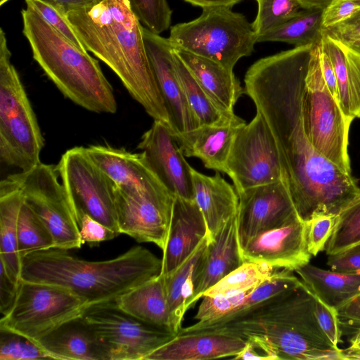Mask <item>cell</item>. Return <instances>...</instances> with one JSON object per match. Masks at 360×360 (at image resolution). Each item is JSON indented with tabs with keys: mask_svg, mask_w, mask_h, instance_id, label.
Here are the masks:
<instances>
[{
	"mask_svg": "<svg viewBox=\"0 0 360 360\" xmlns=\"http://www.w3.org/2000/svg\"><path fill=\"white\" fill-rule=\"evenodd\" d=\"M312 45L262 58L245 75V93L269 128L278 149L282 179L300 219L338 216L360 195L352 174L320 154L304 126L303 96Z\"/></svg>",
	"mask_w": 360,
	"mask_h": 360,
	"instance_id": "1",
	"label": "cell"
},
{
	"mask_svg": "<svg viewBox=\"0 0 360 360\" xmlns=\"http://www.w3.org/2000/svg\"><path fill=\"white\" fill-rule=\"evenodd\" d=\"M86 51L106 64L156 121L169 126L144 45L143 25L128 0H94L67 12Z\"/></svg>",
	"mask_w": 360,
	"mask_h": 360,
	"instance_id": "2",
	"label": "cell"
},
{
	"mask_svg": "<svg viewBox=\"0 0 360 360\" xmlns=\"http://www.w3.org/2000/svg\"><path fill=\"white\" fill-rule=\"evenodd\" d=\"M162 265V259L141 246L98 262L83 260L68 250L52 248L22 257L20 278L68 289L89 308L116 302L123 294L159 276Z\"/></svg>",
	"mask_w": 360,
	"mask_h": 360,
	"instance_id": "3",
	"label": "cell"
},
{
	"mask_svg": "<svg viewBox=\"0 0 360 360\" xmlns=\"http://www.w3.org/2000/svg\"><path fill=\"white\" fill-rule=\"evenodd\" d=\"M213 328L245 339L257 338L269 347L277 360H343L342 349L321 328L314 312V294L303 282L238 318L202 329Z\"/></svg>",
	"mask_w": 360,
	"mask_h": 360,
	"instance_id": "4",
	"label": "cell"
},
{
	"mask_svg": "<svg viewBox=\"0 0 360 360\" xmlns=\"http://www.w3.org/2000/svg\"><path fill=\"white\" fill-rule=\"evenodd\" d=\"M24 36L33 58L60 91L75 104L98 113H115L112 86L97 60L53 27L34 10H22Z\"/></svg>",
	"mask_w": 360,
	"mask_h": 360,
	"instance_id": "5",
	"label": "cell"
},
{
	"mask_svg": "<svg viewBox=\"0 0 360 360\" xmlns=\"http://www.w3.org/2000/svg\"><path fill=\"white\" fill-rule=\"evenodd\" d=\"M6 34L0 29V160L28 171L40 162L44 146L35 113L11 61Z\"/></svg>",
	"mask_w": 360,
	"mask_h": 360,
	"instance_id": "6",
	"label": "cell"
},
{
	"mask_svg": "<svg viewBox=\"0 0 360 360\" xmlns=\"http://www.w3.org/2000/svg\"><path fill=\"white\" fill-rule=\"evenodd\" d=\"M169 39L174 47L233 70L241 58L252 54L257 36L243 14L230 7L214 6L202 8L193 20L172 27Z\"/></svg>",
	"mask_w": 360,
	"mask_h": 360,
	"instance_id": "7",
	"label": "cell"
},
{
	"mask_svg": "<svg viewBox=\"0 0 360 360\" xmlns=\"http://www.w3.org/2000/svg\"><path fill=\"white\" fill-rule=\"evenodd\" d=\"M321 39L311 49L303 96L304 129L320 154L343 172L352 174L348 145L352 120L344 114L325 82L320 59Z\"/></svg>",
	"mask_w": 360,
	"mask_h": 360,
	"instance_id": "8",
	"label": "cell"
},
{
	"mask_svg": "<svg viewBox=\"0 0 360 360\" xmlns=\"http://www.w3.org/2000/svg\"><path fill=\"white\" fill-rule=\"evenodd\" d=\"M64 288L20 280L15 302L0 320V329L37 342L64 323L80 318L88 309Z\"/></svg>",
	"mask_w": 360,
	"mask_h": 360,
	"instance_id": "9",
	"label": "cell"
},
{
	"mask_svg": "<svg viewBox=\"0 0 360 360\" xmlns=\"http://www.w3.org/2000/svg\"><path fill=\"white\" fill-rule=\"evenodd\" d=\"M56 169L77 224L87 214L120 234L115 202V184L90 158L84 147L68 150Z\"/></svg>",
	"mask_w": 360,
	"mask_h": 360,
	"instance_id": "10",
	"label": "cell"
},
{
	"mask_svg": "<svg viewBox=\"0 0 360 360\" xmlns=\"http://www.w3.org/2000/svg\"><path fill=\"white\" fill-rule=\"evenodd\" d=\"M82 318L98 338L107 360H145L176 335L124 312L115 302L92 306Z\"/></svg>",
	"mask_w": 360,
	"mask_h": 360,
	"instance_id": "11",
	"label": "cell"
},
{
	"mask_svg": "<svg viewBox=\"0 0 360 360\" xmlns=\"http://www.w3.org/2000/svg\"><path fill=\"white\" fill-rule=\"evenodd\" d=\"M10 176L20 189L24 202L52 233L56 248H80L83 243L79 228L58 180L56 166L40 162L28 171Z\"/></svg>",
	"mask_w": 360,
	"mask_h": 360,
	"instance_id": "12",
	"label": "cell"
},
{
	"mask_svg": "<svg viewBox=\"0 0 360 360\" xmlns=\"http://www.w3.org/2000/svg\"><path fill=\"white\" fill-rule=\"evenodd\" d=\"M226 167L237 193L282 179L275 140L259 113L238 129Z\"/></svg>",
	"mask_w": 360,
	"mask_h": 360,
	"instance_id": "13",
	"label": "cell"
},
{
	"mask_svg": "<svg viewBox=\"0 0 360 360\" xmlns=\"http://www.w3.org/2000/svg\"><path fill=\"white\" fill-rule=\"evenodd\" d=\"M238 195L237 228L241 249L256 236L300 219L283 179Z\"/></svg>",
	"mask_w": 360,
	"mask_h": 360,
	"instance_id": "14",
	"label": "cell"
},
{
	"mask_svg": "<svg viewBox=\"0 0 360 360\" xmlns=\"http://www.w3.org/2000/svg\"><path fill=\"white\" fill-rule=\"evenodd\" d=\"M146 53L166 108L172 134L186 132L200 127L192 112L177 76L173 46L165 38L143 26Z\"/></svg>",
	"mask_w": 360,
	"mask_h": 360,
	"instance_id": "15",
	"label": "cell"
},
{
	"mask_svg": "<svg viewBox=\"0 0 360 360\" xmlns=\"http://www.w3.org/2000/svg\"><path fill=\"white\" fill-rule=\"evenodd\" d=\"M90 158L123 192L133 196L173 202V195L144 160L141 153L108 146L84 147Z\"/></svg>",
	"mask_w": 360,
	"mask_h": 360,
	"instance_id": "16",
	"label": "cell"
},
{
	"mask_svg": "<svg viewBox=\"0 0 360 360\" xmlns=\"http://www.w3.org/2000/svg\"><path fill=\"white\" fill-rule=\"evenodd\" d=\"M138 148L149 167L173 195L194 200L192 167L168 125L154 120Z\"/></svg>",
	"mask_w": 360,
	"mask_h": 360,
	"instance_id": "17",
	"label": "cell"
},
{
	"mask_svg": "<svg viewBox=\"0 0 360 360\" xmlns=\"http://www.w3.org/2000/svg\"><path fill=\"white\" fill-rule=\"evenodd\" d=\"M115 202L119 231L139 242L152 243L164 250L173 202L130 195L115 185Z\"/></svg>",
	"mask_w": 360,
	"mask_h": 360,
	"instance_id": "18",
	"label": "cell"
},
{
	"mask_svg": "<svg viewBox=\"0 0 360 360\" xmlns=\"http://www.w3.org/2000/svg\"><path fill=\"white\" fill-rule=\"evenodd\" d=\"M242 252L245 262L291 271L309 263L311 257L307 247L304 222L301 219L256 236Z\"/></svg>",
	"mask_w": 360,
	"mask_h": 360,
	"instance_id": "19",
	"label": "cell"
},
{
	"mask_svg": "<svg viewBox=\"0 0 360 360\" xmlns=\"http://www.w3.org/2000/svg\"><path fill=\"white\" fill-rule=\"evenodd\" d=\"M247 340L222 328L186 330L181 328L172 340L145 360H205L233 357Z\"/></svg>",
	"mask_w": 360,
	"mask_h": 360,
	"instance_id": "20",
	"label": "cell"
},
{
	"mask_svg": "<svg viewBox=\"0 0 360 360\" xmlns=\"http://www.w3.org/2000/svg\"><path fill=\"white\" fill-rule=\"evenodd\" d=\"M209 233L205 217L195 200L175 196L162 250L161 274L166 276L175 270Z\"/></svg>",
	"mask_w": 360,
	"mask_h": 360,
	"instance_id": "21",
	"label": "cell"
},
{
	"mask_svg": "<svg viewBox=\"0 0 360 360\" xmlns=\"http://www.w3.org/2000/svg\"><path fill=\"white\" fill-rule=\"evenodd\" d=\"M245 262L238 238L236 215L210 241L196 269L191 307L209 288Z\"/></svg>",
	"mask_w": 360,
	"mask_h": 360,
	"instance_id": "22",
	"label": "cell"
},
{
	"mask_svg": "<svg viewBox=\"0 0 360 360\" xmlns=\"http://www.w3.org/2000/svg\"><path fill=\"white\" fill-rule=\"evenodd\" d=\"M245 123L238 117L173 135L185 156L198 158L206 168L227 174L226 162L234 138Z\"/></svg>",
	"mask_w": 360,
	"mask_h": 360,
	"instance_id": "23",
	"label": "cell"
},
{
	"mask_svg": "<svg viewBox=\"0 0 360 360\" xmlns=\"http://www.w3.org/2000/svg\"><path fill=\"white\" fill-rule=\"evenodd\" d=\"M173 49L212 101L226 114L234 115V106L245 90L233 71L180 48Z\"/></svg>",
	"mask_w": 360,
	"mask_h": 360,
	"instance_id": "24",
	"label": "cell"
},
{
	"mask_svg": "<svg viewBox=\"0 0 360 360\" xmlns=\"http://www.w3.org/2000/svg\"><path fill=\"white\" fill-rule=\"evenodd\" d=\"M194 200L201 210L213 238L224 224L237 215L239 198L234 186L219 172L203 174L192 167Z\"/></svg>",
	"mask_w": 360,
	"mask_h": 360,
	"instance_id": "25",
	"label": "cell"
},
{
	"mask_svg": "<svg viewBox=\"0 0 360 360\" xmlns=\"http://www.w3.org/2000/svg\"><path fill=\"white\" fill-rule=\"evenodd\" d=\"M57 360H107L98 338L82 317L36 342Z\"/></svg>",
	"mask_w": 360,
	"mask_h": 360,
	"instance_id": "26",
	"label": "cell"
},
{
	"mask_svg": "<svg viewBox=\"0 0 360 360\" xmlns=\"http://www.w3.org/2000/svg\"><path fill=\"white\" fill-rule=\"evenodd\" d=\"M323 50L333 64L338 84V102L347 117H360V55L322 31Z\"/></svg>",
	"mask_w": 360,
	"mask_h": 360,
	"instance_id": "27",
	"label": "cell"
},
{
	"mask_svg": "<svg viewBox=\"0 0 360 360\" xmlns=\"http://www.w3.org/2000/svg\"><path fill=\"white\" fill-rule=\"evenodd\" d=\"M22 192L11 176L0 182V262L10 278L20 280L21 259L18 250V218Z\"/></svg>",
	"mask_w": 360,
	"mask_h": 360,
	"instance_id": "28",
	"label": "cell"
},
{
	"mask_svg": "<svg viewBox=\"0 0 360 360\" xmlns=\"http://www.w3.org/2000/svg\"><path fill=\"white\" fill-rule=\"evenodd\" d=\"M115 302L120 309L137 319L174 333L164 275L160 274L130 290Z\"/></svg>",
	"mask_w": 360,
	"mask_h": 360,
	"instance_id": "29",
	"label": "cell"
},
{
	"mask_svg": "<svg viewBox=\"0 0 360 360\" xmlns=\"http://www.w3.org/2000/svg\"><path fill=\"white\" fill-rule=\"evenodd\" d=\"M295 271L315 295L337 310L360 294V273L326 270L309 263Z\"/></svg>",
	"mask_w": 360,
	"mask_h": 360,
	"instance_id": "30",
	"label": "cell"
},
{
	"mask_svg": "<svg viewBox=\"0 0 360 360\" xmlns=\"http://www.w3.org/2000/svg\"><path fill=\"white\" fill-rule=\"evenodd\" d=\"M212 239L211 235L207 234L181 265L165 276L172 327L176 335L182 328L186 311L191 307L194 275Z\"/></svg>",
	"mask_w": 360,
	"mask_h": 360,
	"instance_id": "31",
	"label": "cell"
},
{
	"mask_svg": "<svg viewBox=\"0 0 360 360\" xmlns=\"http://www.w3.org/2000/svg\"><path fill=\"white\" fill-rule=\"evenodd\" d=\"M302 284L293 274L292 271L285 269H275L273 274L255 287L246 297L243 304L231 314L214 321H197L186 327L188 330L202 329L209 326L226 323L238 318L263 302L279 295L294 290Z\"/></svg>",
	"mask_w": 360,
	"mask_h": 360,
	"instance_id": "32",
	"label": "cell"
},
{
	"mask_svg": "<svg viewBox=\"0 0 360 360\" xmlns=\"http://www.w3.org/2000/svg\"><path fill=\"white\" fill-rule=\"evenodd\" d=\"M323 9L304 8L292 18L257 38V42L281 41L295 47L311 45L322 35Z\"/></svg>",
	"mask_w": 360,
	"mask_h": 360,
	"instance_id": "33",
	"label": "cell"
},
{
	"mask_svg": "<svg viewBox=\"0 0 360 360\" xmlns=\"http://www.w3.org/2000/svg\"><path fill=\"white\" fill-rule=\"evenodd\" d=\"M173 58L187 102L200 126L224 123L238 117L236 114H226L212 101L174 49Z\"/></svg>",
	"mask_w": 360,
	"mask_h": 360,
	"instance_id": "34",
	"label": "cell"
},
{
	"mask_svg": "<svg viewBox=\"0 0 360 360\" xmlns=\"http://www.w3.org/2000/svg\"><path fill=\"white\" fill-rule=\"evenodd\" d=\"M17 227L18 250L21 259L32 252L56 248L49 229L24 200L19 211Z\"/></svg>",
	"mask_w": 360,
	"mask_h": 360,
	"instance_id": "35",
	"label": "cell"
},
{
	"mask_svg": "<svg viewBox=\"0 0 360 360\" xmlns=\"http://www.w3.org/2000/svg\"><path fill=\"white\" fill-rule=\"evenodd\" d=\"M274 270L265 263L245 262L209 288L203 295L235 294L252 290L269 278Z\"/></svg>",
	"mask_w": 360,
	"mask_h": 360,
	"instance_id": "36",
	"label": "cell"
},
{
	"mask_svg": "<svg viewBox=\"0 0 360 360\" xmlns=\"http://www.w3.org/2000/svg\"><path fill=\"white\" fill-rule=\"evenodd\" d=\"M360 244V195L337 216L333 233L326 247L333 255Z\"/></svg>",
	"mask_w": 360,
	"mask_h": 360,
	"instance_id": "37",
	"label": "cell"
},
{
	"mask_svg": "<svg viewBox=\"0 0 360 360\" xmlns=\"http://www.w3.org/2000/svg\"><path fill=\"white\" fill-rule=\"evenodd\" d=\"M257 15L252 23L257 38L295 17L304 8L297 0H255Z\"/></svg>",
	"mask_w": 360,
	"mask_h": 360,
	"instance_id": "38",
	"label": "cell"
},
{
	"mask_svg": "<svg viewBox=\"0 0 360 360\" xmlns=\"http://www.w3.org/2000/svg\"><path fill=\"white\" fill-rule=\"evenodd\" d=\"M1 360L54 359L37 342L20 334L0 329Z\"/></svg>",
	"mask_w": 360,
	"mask_h": 360,
	"instance_id": "39",
	"label": "cell"
},
{
	"mask_svg": "<svg viewBox=\"0 0 360 360\" xmlns=\"http://www.w3.org/2000/svg\"><path fill=\"white\" fill-rule=\"evenodd\" d=\"M143 27L160 34L170 25L172 11L167 0H128Z\"/></svg>",
	"mask_w": 360,
	"mask_h": 360,
	"instance_id": "40",
	"label": "cell"
},
{
	"mask_svg": "<svg viewBox=\"0 0 360 360\" xmlns=\"http://www.w3.org/2000/svg\"><path fill=\"white\" fill-rule=\"evenodd\" d=\"M27 7L36 11L51 27L79 48L86 50L71 25L65 10L52 0H25Z\"/></svg>",
	"mask_w": 360,
	"mask_h": 360,
	"instance_id": "41",
	"label": "cell"
},
{
	"mask_svg": "<svg viewBox=\"0 0 360 360\" xmlns=\"http://www.w3.org/2000/svg\"><path fill=\"white\" fill-rule=\"evenodd\" d=\"M252 290L235 294L203 295L194 319L198 321H208L222 318L239 308Z\"/></svg>",
	"mask_w": 360,
	"mask_h": 360,
	"instance_id": "42",
	"label": "cell"
},
{
	"mask_svg": "<svg viewBox=\"0 0 360 360\" xmlns=\"http://www.w3.org/2000/svg\"><path fill=\"white\" fill-rule=\"evenodd\" d=\"M337 216L321 214L304 222L307 247L311 256L326 249L336 222Z\"/></svg>",
	"mask_w": 360,
	"mask_h": 360,
	"instance_id": "43",
	"label": "cell"
},
{
	"mask_svg": "<svg viewBox=\"0 0 360 360\" xmlns=\"http://www.w3.org/2000/svg\"><path fill=\"white\" fill-rule=\"evenodd\" d=\"M314 294V293H313ZM314 296V312L318 322L331 342L338 347L341 342L342 330L338 310Z\"/></svg>",
	"mask_w": 360,
	"mask_h": 360,
	"instance_id": "44",
	"label": "cell"
},
{
	"mask_svg": "<svg viewBox=\"0 0 360 360\" xmlns=\"http://www.w3.org/2000/svg\"><path fill=\"white\" fill-rule=\"evenodd\" d=\"M360 11V0H333L323 11V30L331 27Z\"/></svg>",
	"mask_w": 360,
	"mask_h": 360,
	"instance_id": "45",
	"label": "cell"
},
{
	"mask_svg": "<svg viewBox=\"0 0 360 360\" xmlns=\"http://www.w3.org/2000/svg\"><path fill=\"white\" fill-rule=\"evenodd\" d=\"M79 234L82 243L90 246L98 245L100 243L114 238L118 235L87 214H84L78 222Z\"/></svg>",
	"mask_w": 360,
	"mask_h": 360,
	"instance_id": "46",
	"label": "cell"
},
{
	"mask_svg": "<svg viewBox=\"0 0 360 360\" xmlns=\"http://www.w3.org/2000/svg\"><path fill=\"white\" fill-rule=\"evenodd\" d=\"M327 264L330 270L342 273H360V244L329 255Z\"/></svg>",
	"mask_w": 360,
	"mask_h": 360,
	"instance_id": "47",
	"label": "cell"
},
{
	"mask_svg": "<svg viewBox=\"0 0 360 360\" xmlns=\"http://www.w3.org/2000/svg\"><path fill=\"white\" fill-rule=\"evenodd\" d=\"M323 31L343 44L360 39V11L347 20Z\"/></svg>",
	"mask_w": 360,
	"mask_h": 360,
	"instance_id": "48",
	"label": "cell"
},
{
	"mask_svg": "<svg viewBox=\"0 0 360 360\" xmlns=\"http://www.w3.org/2000/svg\"><path fill=\"white\" fill-rule=\"evenodd\" d=\"M0 271V311L1 316H4L10 311L15 302L19 282L13 281L2 266Z\"/></svg>",
	"mask_w": 360,
	"mask_h": 360,
	"instance_id": "49",
	"label": "cell"
},
{
	"mask_svg": "<svg viewBox=\"0 0 360 360\" xmlns=\"http://www.w3.org/2000/svg\"><path fill=\"white\" fill-rule=\"evenodd\" d=\"M246 340L245 345L233 357V359L277 360L275 354L262 341L253 338Z\"/></svg>",
	"mask_w": 360,
	"mask_h": 360,
	"instance_id": "50",
	"label": "cell"
},
{
	"mask_svg": "<svg viewBox=\"0 0 360 360\" xmlns=\"http://www.w3.org/2000/svg\"><path fill=\"white\" fill-rule=\"evenodd\" d=\"M320 59L322 73L325 82L333 96L338 102V90L335 72L329 56L322 47L321 39L320 49Z\"/></svg>",
	"mask_w": 360,
	"mask_h": 360,
	"instance_id": "51",
	"label": "cell"
},
{
	"mask_svg": "<svg viewBox=\"0 0 360 360\" xmlns=\"http://www.w3.org/2000/svg\"><path fill=\"white\" fill-rule=\"evenodd\" d=\"M194 6L202 8L214 6H226L231 8L241 0H184Z\"/></svg>",
	"mask_w": 360,
	"mask_h": 360,
	"instance_id": "52",
	"label": "cell"
},
{
	"mask_svg": "<svg viewBox=\"0 0 360 360\" xmlns=\"http://www.w3.org/2000/svg\"><path fill=\"white\" fill-rule=\"evenodd\" d=\"M61 6L66 12L71 9L82 7L94 0H52Z\"/></svg>",
	"mask_w": 360,
	"mask_h": 360,
	"instance_id": "53",
	"label": "cell"
},
{
	"mask_svg": "<svg viewBox=\"0 0 360 360\" xmlns=\"http://www.w3.org/2000/svg\"><path fill=\"white\" fill-rule=\"evenodd\" d=\"M304 8L324 9L333 0H297Z\"/></svg>",
	"mask_w": 360,
	"mask_h": 360,
	"instance_id": "54",
	"label": "cell"
},
{
	"mask_svg": "<svg viewBox=\"0 0 360 360\" xmlns=\"http://www.w3.org/2000/svg\"><path fill=\"white\" fill-rule=\"evenodd\" d=\"M343 360L360 359V348L350 345L345 349H342Z\"/></svg>",
	"mask_w": 360,
	"mask_h": 360,
	"instance_id": "55",
	"label": "cell"
},
{
	"mask_svg": "<svg viewBox=\"0 0 360 360\" xmlns=\"http://www.w3.org/2000/svg\"><path fill=\"white\" fill-rule=\"evenodd\" d=\"M351 345L360 348V326L357 328L354 335L350 339Z\"/></svg>",
	"mask_w": 360,
	"mask_h": 360,
	"instance_id": "56",
	"label": "cell"
},
{
	"mask_svg": "<svg viewBox=\"0 0 360 360\" xmlns=\"http://www.w3.org/2000/svg\"><path fill=\"white\" fill-rule=\"evenodd\" d=\"M345 44L360 55V39L354 40Z\"/></svg>",
	"mask_w": 360,
	"mask_h": 360,
	"instance_id": "57",
	"label": "cell"
},
{
	"mask_svg": "<svg viewBox=\"0 0 360 360\" xmlns=\"http://www.w3.org/2000/svg\"><path fill=\"white\" fill-rule=\"evenodd\" d=\"M9 0H0V6H3L4 4L8 2Z\"/></svg>",
	"mask_w": 360,
	"mask_h": 360,
	"instance_id": "58",
	"label": "cell"
}]
</instances>
